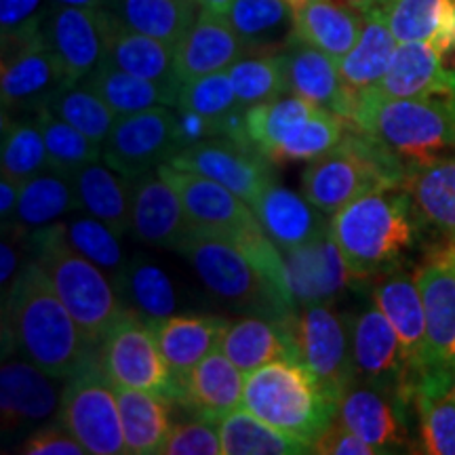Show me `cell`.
<instances>
[{
	"label": "cell",
	"instance_id": "1",
	"mask_svg": "<svg viewBox=\"0 0 455 455\" xmlns=\"http://www.w3.org/2000/svg\"><path fill=\"white\" fill-rule=\"evenodd\" d=\"M4 346L55 378H72L98 361L70 310L36 259L26 261L4 293Z\"/></svg>",
	"mask_w": 455,
	"mask_h": 455
},
{
	"label": "cell",
	"instance_id": "2",
	"mask_svg": "<svg viewBox=\"0 0 455 455\" xmlns=\"http://www.w3.org/2000/svg\"><path fill=\"white\" fill-rule=\"evenodd\" d=\"M350 123L407 169L455 155V98H382L365 91Z\"/></svg>",
	"mask_w": 455,
	"mask_h": 455
},
{
	"label": "cell",
	"instance_id": "3",
	"mask_svg": "<svg viewBox=\"0 0 455 455\" xmlns=\"http://www.w3.org/2000/svg\"><path fill=\"white\" fill-rule=\"evenodd\" d=\"M329 232L355 278L388 272L415 244L411 196L403 188L367 192L331 215Z\"/></svg>",
	"mask_w": 455,
	"mask_h": 455
},
{
	"label": "cell",
	"instance_id": "4",
	"mask_svg": "<svg viewBox=\"0 0 455 455\" xmlns=\"http://www.w3.org/2000/svg\"><path fill=\"white\" fill-rule=\"evenodd\" d=\"M34 253L32 259L47 272L51 284L70 310L91 344L100 346L114 323L124 315L114 283L98 264L72 247L66 236L64 221L44 226L28 235Z\"/></svg>",
	"mask_w": 455,
	"mask_h": 455
},
{
	"label": "cell",
	"instance_id": "5",
	"mask_svg": "<svg viewBox=\"0 0 455 455\" xmlns=\"http://www.w3.org/2000/svg\"><path fill=\"white\" fill-rule=\"evenodd\" d=\"M407 167L355 123L327 155L301 173V195L325 215H335L358 196L384 188H403Z\"/></svg>",
	"mask_w": 455,
	"mask_h": 455
},
{
	"label": "cell",
	"instance_id": "6",
	"mask_svg": "<svg viewBox=\"0 0 455 455\" xmlns=\"http://www.w3.org/2000/svg\"><path fill=\"white\" fill-rule=\"evenodd\" d=\"M243 407L310 447L339 411V405L329 401L315 375L289 358L272 361L247 373Z\"/></svg>",
	"mask_w": 455,
	"mask_h": 455
},
{
	"label": "cell",
	"instance_id": "7",
	"mask_svg": "<svg viewBox=\"0 0 455 455\" xmlns=\"http://www.w3.org/2000/svg\"><path fill=\"white\" fill-rule=\"evenodd\" d=\"M178 253L190 261L204 287L228 304L261 312L275 321L295 312L230 238L190 232Z\"/></svg>",
	"mask_w": 455,
	"mask_h": 455
},
{
	"label": "cell",
	"instance_id": "8",
	"mask_svg": "<svg viewBox=\"0 0 455 455\" xmlns=\"http://www.w3.org/2000/svg\"><path fill=\"white\" fill-rule=\"evenodd\" d=\"M289 333L295 361L301 363L339 405L356 378L352 356V325L329 304H308L278 321Z\"/></svg>",
	"mask_w": 455,
	"mask_h": 455
},
{
	"label": "cell",
	"instance_id": "9",
	"mask_svg": "<svg viewBox=\"0 0 455 455\" xmlns=\"http://www.w3.org/2000/svg\"><path fill=\"white\" fill-rule=\"evenodd\" d=\"M101 371L114 388L156 392L178 401L180 390L164 361L156 335L138 315L124 310L98 346Z\"/></svg>",
	"mask_w": 455,
	"mask_h": 455
},
{
	"label": "cell",
	"instance_id": "10",
	"mask_svg": "<svg viewBox=\"0 0 455 455\" xmlns=\"http://www.w3.org/2000/svg\"><path fill=\"white\" fill-rule=\"evenodd\" d=\"M57 422L91 455L127 453L116 388L101 371L100 361L72 375L64 386Z\"/></svg>",
	"mask_w": 455,
	"mask_h": 455
},
{
	"label": "cell",
	"instance_id": "11",
	"mask_svg": "<svg viewBox=\"0 0 455 455\" xmlns=\"http://www.w3.org/2000/svg\"><path fill=\"white\" fill-rule=\"evenodd\" d=\"M178 152V112L169 106L118 116L104 141V163L127 178L169 163Z\"/></svg>",
	"mask_w": 455,
	"mask_h": 455
},
{
	"label": "cell",
	"instance_id": "12",
	"mask_svg": "<svg viewBox=\"0 0 455 455\" xmlns=\"http://www.w3.org/2000/svg\"><path fill=\"white\" fill-rule=\"evenodd\" d=\"M171 167L198 173L241 196L249 207L259 201L275 184L272 161L253 146H243L228 138H212L188 146L169 161Z\"/></svg>",
	"mask_w": 455,
	"mask_h": 455
},
{
	"label": "cell",
	"instance_id": "13",
	"mask_svg": "<svg viewBox=\"0 0 455 455\" xmlns=\"http://www.w3.org/2000/svg\"><path fill=\"white\" fill-rule=\"evenodd\" d=\"M156 171L181 198L190 232L238 241L249 230L259 228L253 209L218 181L175 169L169 163L158 164Z\"/></svg>",
	"mask_w": 455,
	"mask_h": 455
},
{
	"label": "cell",
	"instance_id": "14",
	"mask_svg": "<svg viewBox=\"0 0 455 455\" xmlns=\"http://www.w3.org/2000/svg\"><path fill=\"white\" fill-rule=\"evenodd\" d=\"M66 84L64 70L44 41V32L30 41L3 44L0 98L4 112H38Z\"/></svg>",
	"mask_w": 455,
	"mask_h": 455
},
{
	"label": "cell",
	"instance_id": "15",
	"mask_svg": "<svg viewBox=\"0 0 455 455\" xmlns=\"http://www.w3.org/2000/svg\"><path fill=\"white\" fill-rule=\"evenodd\" d=\"M373 304L384 312L395 327L405 358V398H413L419 378L430 369L428 356V323L422 291L413 276L405 272H392L373 289Z\"/></svg>",
	"mask_w": 455,
	"mask_h": 455
},
{
	"label": "cell",
	"instance_id": "16",
	"mask_svg": "<svg viewBox=\"0 0 455 455\" xmlns=\"http://www.w3.org/2000/svg\"><path fill=\"white\" fill-rule=\"evenodd\" d=\"M104 9L53 4L44 21V41L60 61L68 84L83 83L104 60Z\"/></svg>",
	"mask_w": 455,
	"mask_h": 455
},
{
	"label": "cell",
	"instance_id": "17",
	"mask_svg": "<svg viewBox=\"0 0 455 455\" xmlns=\"http://www.w3.org/2000/svg\"><path fill=\"white\" fill-rule=\"evenodd\" d=\"M283 258L289 293L298 308L308 304H331L346 291L350 281H355L331 232L299 247L284 249Z\"/></svg>",
	"mask_w": 455,
	"mask_h": 455
},
{
	"label": "cell",
	"instance_id": "18",
	"mask_svg": "<svg viewBox=\"0 0 455 455\" xmlns=\"http://www.w3.org/2000/svg\"><path fill=\"white\" fill-rule=\"evenodd\" d=\"M129 232L144 244L173 251L190 235L181 198L156 169L131 178Z\"/></svg>",
	"mask_w": 455,
	"mask_h": 455
},
{
	"label": "cell",
	"instance_id": "19",
	"mask_svg": "<svg viewBox=\"0 0 455 455\" xmlns=\"http://www.w3.org/2000/svg\"><path fill=\"white\" fill-rule=\"evenodd\" d=\"M428 323V356L432 367L455 363V243L432 253L415 272Z\"/></svg>",
	"mask_w": 455,
	"mask_h": 455
},
{
	"label": "cell",
	"instance_id": "20",
	"mask_svg": "<svg viewBox=\"0 0 455 455\" xmlns=\"http://www.w3.org/2000/svg\"><path fill=\"white\" fill-rule=\"evenodd\" d=\"M51 375L28 358H9L0 369V409L4 428L47 422L60 411L64 390Z\"/></svg>",
	"mask_w": 455,
	"mask_h": 455
},
{
	"label": "cell",
	"instance_id": "21",
	"mask_svg": "<svg viewBox=\"0 0 455 455\" xmlns=\"http://www.w3.org/2000/svg\"><path fill=\"white\" fill-rule=\"evenodd\" d=\"M243 55H247V47L228 17L201 9L175 49V72L184 84L207 74L224 72Z\"/></svg>",
	"mask_w": 455,
	"mask_h": 455
},
{
	"label": "cell",
	"instance_id": "22",
	"mask_svg": "<svg viewBox=\"0 0 455 455\" xmlns=\"http://www.w3.org/2000/svg\"><path fill=\"white\" fill-rule=\"evenodd\" d=\"M382 98H455V72L428 43H398L384 78L369 89Z\"/></svg>",
	"mask_w": 455,
	"mask_h": 455
},
{
	"label": "cell",
	"instance_id": "23",
	"mask_svg": "<svg viewBox=\"0 0 455 455\" xmlns=\"http://www.w3.org/2000/svg\"><path fill=\"white\" fill-rule=\"evenodd\" d=\"M284 55H287L289 93L299 95L310 104L325 108L350 121L356 100L341 83L338 60L295 38L284 47Z\"/></svg>",
	"mask_w": 455,
	"mask_h": 455
},
{
	"label": "cell",
	"instance_id": "24",
	"mask_svg": "<svg viewBox=\"0 0 455 455\" xmlns=\"http://www.w3.org/2000/svg\"><path fill=\"white\" fill-rule=\"evenodd\" d=\"M244 378L247 373L218 348L192 369L180 386L178 403L195 411L196 418L218 424L228 413L243 407Z\"/></svg>",
	"mask_w": 455,
	"mask_h": 455
},
{
	"label": "cell",
	"instance_id": "25",
	"mask_svg": "<svg viewBox=\"0 0 455 455\" xmlns=\"http://www.w3.org/2000/svg\"><path fill=\"white\" fill-rule=\"evenodd\" d=\"M352 356L356 373L371 382H395L398 398H405L407 367L401 341L378 306L358 315L352 323Z\"/></svg>",
	"mask_w": 455,
	"mask_h": 455
},
{
	"label": "cell",
	"instance_id": "26",
	"mask_svg": "<svg viewBox=\"0 0 455 455\" xmlns=\"http://www.w3.org/2000/svg\"><path fill=\"white\" fill-rule=\"evenodd\" d=\"M251 209L261 230L281 251L299 247L329 232V221L321 209L315 207L304 195H295L293 190L278 186L276 181Z\"/></svg>",
	"mask_w": 455,
	"mask_h": 455
},
{
	"label": "cell",
	"instance_id": "27",
	"mask_svg": "<svg viewBox=\"0 0 455 455\" xmlns=\"http://www.w3.org/2000/svg\"><path fill=\"white\" fill-rule=\"evenodd\" d=\"M226 325V318L201 315H173L150 323L178 390L192 369L220 348Z\"/></svg>",
	"mask_w": 455,
	"mask_h": 455
},
{
	"label": "cell",
	"instance_id": "28",
	"mask_svg": "<svg viewBox=\"0 0 455 455\" xmlns=\"http://www.w3.org/2000/svg\"><path fill=\"white\" fill-rule=\"evenodd\" d=\"M106 53L104 61L155 83L181 84L175 72V49L158 38L124 26L110 9H104Z\"/></svg>",
	"mask_w": 455,
	"mask_h": 455
},
{
	"label": "cell",
	"instance_id": "29",
	"mask_svg": "<svg viewBox=\"0 0 455 455\" xmlns=\"http://www.w3.org/2000/svg\"><path fill=\"white\" fill-rule=\"evenodd\" d=\"M365 15L338 0H310L293 13V38L341 60L361 36Z\"/></svg>",
	"mask_w": 455,
	"mask_h": 455
},
{
	"label": "cell",
	"instance_id": "30",
	"mask_svg": "<svg viewBox=\"0 0 455 455\" xmlns=\"http://www.w3.org/2000/svg\"><path fill=\"white\" fill-rule=\"evenodd\" d=\"M220 350L241 371L249 373L272 361H295L293 344L281 323L270 316H243L228 321Z\"/></svg>",
	"mask_w": 455,
	"mask_h": 455
},
{
	"label": "cell",
	"instance_id": "31",
	"mask_svg": "<svg viewBox=\"0 0 455 455\" xmlns=\"http://www.w3.org/2000/svg\"><path fill=\"white\" fill-rule=\"evenodd\" d=\"M398 41L382 11L365 13L361 36L355 47L338 61L341 83L352 98L358 100L384 78Z\"/></svg>",
	"mask_w": 455,
	"mask_h": 455
},
{
	"label": "cell",
	"instance_id": "32",
	"mask_svg": "<svg viewBox=\"0 0 455 455\" xmlns=\"http://www.w3.org/2000/svg\"><path fill=\"white\" fill-rule=\"evenodd\" d=\"M112 283L124 310L138 315L148 325L175 315L178 293L173 283L161 266L152 264L144 255L124 261L123 268L112 276Z\"/></svg>",
	"mask_w": 455,
	"mask_h": 455
},
{
	"label": "cell",
	"instance_id": "33",
	"mask_svg": "<svg viewBox=\"0 0 455 455\" xmlns=\"http://www.w3.org/2000/svg\"><path fill=\"white\" fill-rule=\"evenodd\" d=\"M382 13L398 43H428L441 55L455 51V0H392Z\"/></svg>",
	"mask_w": 455,
	"mask_h": 455
},
{
	"label": "cell",
	"instance_id": "34",
	"mask_svg": "<svg viewBox=\"0 0 455 455\" xmlns=\"http://www.w3.org/2000/svg\"><path fill=\"white\" fill-rule=\"evenodd\" d=\"M70 181L81 201V212L110 226L118 236L131 228V178L100 161L78 169Z\"/></svg>",
	"mask_w": 455,
	"mask_h": 455
},
{
	"label": "cell",
	"instance_id": "35",
	"mask_svg": "<svg viewBox=\"0 0 455 455\" xmlns=\"http://www.w3.org/2000/svg\"><path fill=\"white\" fill-rule=\"evenodd\" d=\"M83 84L93 89L118 116L144 112L156 106L178 108L181 89V84L155 83L135 76L104 60L84 78Z\"/></svg>",
	"mask_w": 455,
	"mask_h": 455
},
{
	"label": "cell",
	"instance_id": "36",
	"mask_svg": "<svg viewBox=\"0 0 455 455\" xmlns=\"http://www.w3.org/2000/svg\"><path fill=\"white\" fill-rule=\"evenodd\" d=\"M403 190L411 196L419 218L455 243V155L409 167Z\"/></svg>",
	"mask_w": 455,
	"mask_h": 455
},
{
	"label": "cell",
	"instance_id": "37",
	"mask_svg": "<svg viewBox=\"0 0 455 455\" xmlns=\"http://www.w3.org/2000/svg\"><path fill=\"white\" fill-rule=\"evenodd\" d=\"M124 445L129 455H155L169 439L171 413L169 398L156 392L116 388Z\"/></svg>",
	"mask_w": 455,
	"mask_h": 455
},
{
	"label": "cell",
	"instance_id": "38",
	"mask_svg": "<svg viewBox=\"0 0 455 455\" xmlns=\"http://www.w3.org/2000/svg\"><path fill=\"white\" fill-rule=\"evenodd\" d=\"M419 411L424 453L455 455V396L449 390V367H432L413 390Z\"/></svg>",
	"mask_w": 455,
	"mask_h": 455
},
{
	"label": "cell",
	"instance_id": "39",
	"mask_svg": "<svg viewBox=\"0 0 455 455\" xmlns=\"http://www.w3.org/2000/svg\"><path fill=\"white\" fill-rule=\"evenodd\" d=\"M226 17L247 53H272L293 41V9L284 0H235Z\"/></svg>",
	"mask_w": 455,
	"mask_h": 455
},
{
	"label": "cell",
	"instance_id": "40",
	"mask_svg": "<svg viewBox=\"0 0 455 455\" xmlns=\"http://www.w3.org/2000/svg\"><path fill=\"white\" fill-rule=\"evenodd\" d=\"M124 26L178 49L181 38L196 21L201 4L196 0H108Z\"/></svg>",
	"mask_w": 455,
	"mask_h": 455
},
{
	"label": "cell",
	"instance_id": "41",
	"mask_svg": "<svg viewBox=\"0 0 455 455\" xmlns=\"http://www.w3.org/2000/svg\"><path fill=\"white\" fill-rule=\"evenodd\" d=\"M338 418L369 445L382 449L398 447L407 441V430L401 415L373 388H350L341 398Z\"/></svg>",
	"mask_w": 455,
	"mask_h": 455
},
{
	"label": "cell",
	"instance_id": "42",
	"mask_svg": "<svg viewBox=\"0 0 455 455\" xmlns=\"http://www.w3.org/2000/svg\"><path fill=\"white\" fill-rule=\"evenodd\" d=\"M224 455H301L312 453L308 443L293 439L241 407L218 422Z\"/></svg>",
	"mask_w": 455,
	"mask_h": 455
},
{
	"label": "cell",
	"instance_id": "43",
	"mask_svg": "<svg viewBox=\"0 0 455 455\" xmlns=\"http://www.w3.org/2000/svg\"><path fill=\"white\" fill-rule=\"evenodd\" d=\"M72 212H81V201H78L70 178L55 173V171H47V173L34 175L21 184L20 203H17L15 218L11 224L34 232L55 224L61 215Z\"/></svg>",
	"mask_w": 455,
	"mask_h": 455
},
{
	"label": "cell",
	"instance_id": "44",
	"mask_svg": "<svg viewBox=\"0 0 455 455\" xmlns=\"http://www.w3.org/2000/svg\"><path fill=\"white\" fill-rule=\"evenodd\" d=\"M228 74H230L236 101L243 110L289 93L284 51L243 55L228 68Z\"/></svg>",
	"mask_w": 455,
	"mask_h": 455
},
{
	"label": "cell",
	"instance_id": "45",
	"mask_svg": "<svg viewBox=\"0 0 455 455\" xmlns=\"http://www.w3.org/2000/svg\"><path fill=\"white\" fill-rule=\"evenodd\" d=\"M34 116H36L38 127L43 131L51 169L55 173L70 178L78 169L104 158V144L87 138L83 131L57 116L47 104L38 112H34Z\"/></svg>",
	"mask_w": 455,
	"mask_h": 455
},
{
	"label": "cell",
	"instance_id": "46",
	"mask_svg": "<svg viewBox=\"0 0 455 455\" xmlns=\"http://www.w3.org/2000/svg\"><path fill=\"white\" fill-rule=\"evenodd\" d=\"M0 167H3V175H9L21 184L34 175L53 171L36 116L15 121V118H7V114L3 112Z\"/></svg>",
	"mask_w": 455,
	"mask_h": 455
},
{
	"label": "cell",
	"instance_id": "47",
	"mask_svg": "<svg viewBox=\"0 0 455 455\" xmlns=\"http://www.w3.org/2000/svg\"><path fill=\"white\" fill-rule=\"evenodd\" d=\"M350 121L338 116L331 110L316 106L308 116L281 141L272 163H310L315 158L327 155L339 144L348 131Z\"/></svg>",
	"mask_w": 455,
	"mask_h": 455
},
{
	"label": "cell",
	"instance_id": "48",
	"mask_svg": "<svg viewBox=\"0 0 455 455\" xmlns=\"http://www.w3.org/2000/svg\"><path fill=\"white\" fill-rule=\"evenodd\" d=\"M47 106L57 116L83 131L87 138L98 141V144H104L118 121V114L93 89H89L83 83L66 84V87L55 91Z\"/></svg>",
	"mask_w": 455,
	"mask_h": 455
},
{
	"label": "cell",
	"instance_id": "49",
	"mask_svg": "<svg viewBox=\"0 0 455 455\" xmlns=\"http://www.w3.org/2000/svg\"><path fill=\"white\" fill-rule=\"evenodd\" d=\"M68 241L78 253L98 264L106 275H116L123 268L124 255L116 232L93 215H72L64 221Z\"/></svg>",
	"mask_w": 455,
	"mask_h": 455
},
{
	"label": "cell",
	"instance_id": "50",
	"mask_svg": "<svg viewBox=\"0 0 455 455\" xmlns=\"http://www.w3.org/2000/svg\"><path fill=\"white\" fill-rule=\"evenodd\" d=\"M178 108L203 114V116L212 118L218 124L230 112L243 110L236 101V93L228 70L207 74V76L181 84Z\"/></svg>",
	"mask_w": 455,
	"mask_h": 455
},
{
	"label": "cell",
	"instance_id": "51",
	"mask_svg": "<svg viewBox=\"0 0 455 455\" xmlns=\"http://www.w3.org/2000/svg\"><path fill=\"white\" fill-rule=\"evenodd\" d=\"M53 0H0L3 44L24 43L44 30Z\"/></svg>",
	"mask_w": 455,
	"mask_h": 455
},
{
	"label": "cell",
	"instance_id": "52",
	"mask_svg": "<svg viewBox=\"0 0 455 455\" xmlns=\"http://www.w3.org/2000/svg\"><path fill=\"white\" fill-rule=\"evenodd\" d=\"M161 455H224L218 424L196 418L173 426Z\"/></svg>",
	"mask_w": 455,
	"mask_h": 455
},
{
	"label": "cell",
	"instance_id": "53",
	"mask_svg": "<svg viewBox=\"0 0 455 455\" xmlns=\"http://www.w3.org/2000/svg\"><path fill=\"white\" fill-rule=\"evenodd\" d=\"M312 453L318 455H375L382 453V449L369 445L365 439L352 432L348 426L335 418L331 426L323 432L312 445Z\"/></svg>",
	"mask_w": 455,
	"mask_h": 455
},
{
	"label": "cell",
	"instance_id": "54",
	"mask_svg": "<svg viewBox=\"0 0 455 455\" xmlns=\"http://www.w3.org/2000/svg\"><path fill=\"white\" fill-rule=\"evenodd\" d=\"M21 453L28 455H84V449L60 422L47 424L24 443Z\"/></svg>",
	"mask_w": 455,
	"mask_h": 455
},
{
	"label": "cell",
	"instance_id": "55",
	"mask_svg": "<svg viewBox=\"0 0 455 455\" xmlns=\"http://www.w3.org/2000/svg\"><path fill=\"white\" fill-rule=\"evenodd\" d=\"M220 138V124L212 118L192 110H181L178 108V141L180 150L188 146L201 144L204 140Z\"/></svg>",
	"mask_w": 455,
	"mask_h": 455
},
{
	"label": "cell",
	"instance_id": "56",
	"mask_svg": "<svg viewBox=\"0 0 455 455\" xmlns=\"http://www.w3.org/2000/svg\"><path fill=\"white\" fill-rule=\"evenodd\" d=\"M20 192H21V181H17L9 175H3L0 180V218H3V224H9L15 218L17 203H20Z\"/></svg>",
	"mask_w": 455,
	"mask_h": 455
},
{
	"label": "cell",
	"instance_id": "57",
	"mask_svg": "<svg viewBox=\"0 0 455 455\" xmlns=\"http://www.w3.org/2000/svg\"><path fill=\"white\" fill-rule=\"evenodd\" d=\"M346 3L365 15V13H371V11H384L392 0H346Z\"/></svg>",
	"mask_w": 455,
	"mask_h": 455
},
{
	"label": "cell",
	"instance_id": "58",
	"mask_svg": "<svg viewBox=\"0 0 455 455\" xmlns=\"http://www.w3.org/2000/svg\"><path fill=\"white\" fill-rule=\"evenodd\" d=\"M53 4H61V7L101 9V7H106V4H108V0H53Z\"/></svg>",
	"mask_w": 455,
	"mask_h": 455
},
{
	"label": "cell",
	"instance_id": "59",
	"mask_svg": "<svg viewBox=\"0 0 455 455\" xmlns=\"http://www.w3.org/2000/svg\"><path fill=\"white\" fill-rule=\"evenodd\" d=\"M196 3L201 4V9L212 11V13L226 15L228 9H230V4L235 3V0H196Z\"/></svg>",
	"mask_w": 455,
	"mask_h": 455
},
{
	"label": "cell",
	"instance_id": "60",
	"mask_svg": "<svg viewBox=\"0 0 455 455\" xmlns=\"http://www.w3.org/2000/svg\"><path fill=\"white\" fill-rule=\"evenodd\" d=\"M284 3H287L289 7L293 9V13H295V11H299L301 7H306V4H308L310 0H284Z\"/></svg>",
	"mask_w": 455,
	"mask_h": 455
},
{
	"label": "cell",
	"instance_id": "61",
	"mask_svg": "<svg viewBox=\"0 0 455 455\" xmlns=\"http://www.w3.org/2000/svg\"><path fill=\"white\" fill-rule=\"evenodd\" d=\"M449 390H451V395L455 396V363L449 365Z\"/></svg>",
	"mask_w": 455,
	"mask_h": 455
}]
</instances>
